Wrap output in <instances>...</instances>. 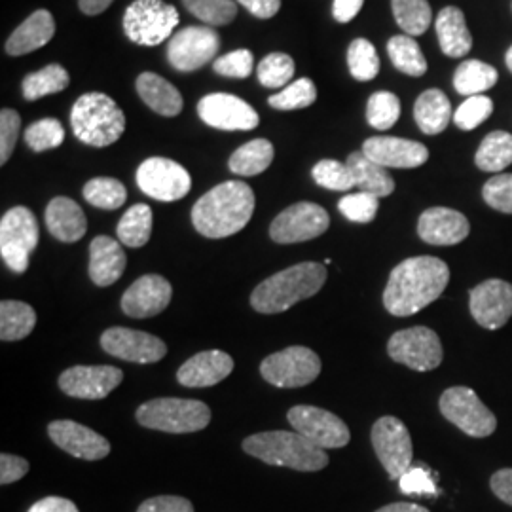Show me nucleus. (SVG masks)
<instances>
[{
    "instance_id": "nucleus-1",
    "label": "nucleus",
    "mask_w": 512,
    "mask_h": 512,
    "mask_svg": "<svg viewBox=\"0 0 512 512\" xmlns=\"http://www.w3.org/2000/svg\"><path fill=\"white\" fill-rule=\"evenodd\" d=\"M450 283V268L437 256L406 258L389 275L384 291L385 310L410 317L433 304Z\"/></svg>"
},
{
    "instance_id": "nucleus-2",
    "label": "nucleus",
    "mask_w": 512,
    "mask_h": 512,
    "mask_svg": "<svg viewBox=\"0 0 512 512\" xmlns=\"http://www.w3.org/2000/svg\"><path fill=\"white\" fill-rule=\"evenodd\" d=\"M255 213V192L249 184L226 181L211 188L192 207L194 228L209 239L241 232Z\"/></svg>"
},
{
    "instance_id": "nucleus-3",
    "label": "nucleus",
    "mask_w": 512,
    "mask_h": 512,
    "mask_svg": "<svg viewBox=\"0 0 512 512\" xmlns=\"http://www.w3.org/2000/svg\"><path fill=\"white\" fill-rule=\"evenodd\" d=\"M327 283V266L319 262H302L277 272L262 281L251 294L253 310L274 315L291 310L298 302L319 293Z\"/></svg>"
},
{
    "instance_id": "nucleus-4",
    "label": "nucleus",
    "mask_w": 512,
    "mask_h": 512,
    "mask_svg": "<svg viewBox=\"0 0 512 512\" xmlns=\"http://www.w3.org/2000/svg\"><path fill=\"white\" fill-rule=\"evenodd\" d=\"M243 450L266 465L289 467L302 473H315L329 465L327 450L296 431L256 433L243 440Z\"/></svg>"
},
{
    "instance_id": "nucleus-5",
    "label": "nucleus",
    "mask_w": 512,
    "mask_h": 512,
    "mask_svg": "<svg viewBox=\"0 0 512 512\" xmlns=\"http://www.w3.org/2000/svg\"><path fill=\"white\" fill-rule=\"evenodd\" d=\"M71 128L88 147H110L126 131V114L107 93H84L71 110Z\"/></svg>"
},
{
    "instance_id": "nucleus-6",
    "label": "nucleus",
    "mask_w": 512,
    "mask_h": 512,
    "mask_svg": "<svg viewBox=\"0 0 512 512\" xmlns=\"http://www.w3.org/2000/svg\"><path fill=\"white\" fill-rule=\"evenodd\" d=\"M137 421L154 431L196 433L211 421V410L202 401L192 399H154L137 408Z\"/></svg>"
},
{
    "instance_id": "nucleus-7",
    "label": "nucleus",
    "mask_w": 512,
    "mask_h": 512,
    "mask_svg": "<svg viewBox=\"0 0 512 512\" xmlns=\"http://www.w3.org/2000/svg\"><path fill=\"white\" fill-rule=\"evenodd\" d=\"M179 12L164 0H135L124 14V33L139 46H158L173 37Z\"/></svg>"
},
{
    "instance_id": "nucleus-8",
    "label": "nucleus",
    "mask_w": 512,
    "mask_h": 512,
    "mask_svg": "<svg viewBox=\"0 0 512 512\" xmlns=\"http://www.w3.org/2000/svg\"><path fill=\"white\" fill-rule=\"evenodd\" d=\"M38 222L31 209L19 205L6 211L0 220V255L4 264L14 272L23 274L29 268V258L37 249Z\"/></svg>"
},
{
    "instance_id": "nucleus-9",
    "label": "nucleus",
    "mask_w": 512,
    "mask_h": 512,
    "mask_svg": "<svg viewBox=\"0 0 512 512\" xmlns=\"http://www.w3.org/2000/svg\"><path fill=\"white\" fill-rule=\"evenodd\" d=\"M440 412L448 421H452L465 435L484 439L497 429L494 412L480 401L469 387H450L440 397Z\"/></svg>"
},
{
    "instance_id": "nucleus-10",
    "label": "nucleus",
    "mask_w": 512,
    "mask_h": 512,
    "mask_svg": "<svg viewBox=\"0 0 512 512\" xmlns=\"http://www.w3.org/2000/svg\"><path fill=\"white\" fill-rule=\"evenodd\" d=\"M260 374L275 387H304L315 382L321 374V359L310 348L293 346L268 355L260 365Z\"/></svg>"
},
{
    "instance_id": "nucleus-11",
    "label": "nucleus",
    "mask_w": 512,
    "mask_h": 512,
    "mask_svg": "<svg viewBox=\"0 0 512 512\" xmlns=\"http://www.w3.org/2000/svg\"><path fill=\"white\" fill-rule=\"evenodd\" d=\"M220 50L219 33L207 25H188L167 44L169 65L179 73H194L213 61Z\"/></svg>"
},
{
    "instance_id": "nucleus-12",
    "label": "nucleus",
    "mask_w": 512,
    "mask_h": 512,
    "mask_svg": "<svg viewBox=\"0 0 512 512\" xmlns=\"http://www.w3.org/2000/svg\"><path fill=\"white\" fill-rule=\"evenodd\" d=\"M389 357L418 372L435 370L442 363V344L439 334L427 327L399 330L387 344Z\"/></svg>"
},
{
    "instance_id": "nucleus-13",
    "label": "nucleus",
    "mask_w": 512,
    "mask_h": 512,
    "mask_svg": "<svg viewBox=\"0 0 512 512\" xmlns=\"http://www.w3.org/2000/svg\"><path fill=\"white\" fill-rule=\"evenodd\" d=\"M372 446L391 480H399L412 467L414 448L403 421L384 416L372 427Z\"/></svg>"
},
{
    "instance_id": "nucleus-14",
    "label": "nucleus",
    "mask_w": 512,
    "mask_h": 512,
    "mask_svg": "<svg viewBox=\"0 0 512 512\" xmlns=\"http://www.w3.org/2000/svg\"><path fill=\"white\" fill-rule=\"evenodd\" d=\"M330 226L329 213L317 203H294L270 224V238L279 245L302 243L323 236Z\"/></svg>"
},
{
    "instance_id": "nucleus-15",
    "label": "nucleus",
    "mask_w": 512,
    "mask_h": 512,
    "mask_svg": "<svg viewBox=\"0 0 512 512\" xmlns=\"http://www.w3.org/2000/svg\"><path fill=\"white\" fill-rule=\"evenodd\" d=\"M287 420L293 425L296 433H300L302 437H306L323 450L344 448L351 440L348 425L336 414L317 406H308V404L293 406L287 414Z\"/></svg>"
},
{
    "instance_id": "nucleus-16",
    "label": "nucleus",
    "mask_w": 512,
    "mask_h": 512,
    "mask_svg": "<svg viewBox=\"0 0 512 512\" xmlns=\"http://www.w3.org/2000/svg\"><path fill=\"white\" fill-rule=\"evenodd\" d=\"M139 188L158 202H177L192 188V177L183 165L169 158H148L137 169Z\"/></svg>"
},
{
    "instance_id": "nucleus-17",
    "label": "nucleus",
    "mask_w": 512,
    "mask_h": 512,
    "mask_svg": "<svg viewBox=\"0 0 512 512\" xmlns=\"http://www.w3.org/2000/svg\"><path fill=\"white\" fill-rule=\"evenodd\" d=\"M101 348L109 355L137 365L160 363L167 355V346L158 336L126 327L105 330L101 336Z\"/></svg>"
},
{
    "instance_id": "nucleus-18",
    "label": "nucleus",
    "mask_w": 512,
    "mask_h": 512,
    "mask_svg": "<svg viewBox=\"0 0 512 512\" xmlns=\"http://www.w3.org/2000/svg\"><path fill=\"white\" fill-rule=\"evenodd\" d=\"M198 114L211 128L222 131H251L258 128L260 116L247 101L230 93H209L198 103Z\"/></svg>"
},
{
    "instance_id": "nucleus-19",
    "label": "nucleus",
    "mask_w": 512,
    "mask_h": 512,
    "mask_svg": "<svg viewBox=\"0 0 512 512\" xmlns=\"http://www.w3.org/2000/svg\"><path fill=\"white\" fill-rule=\"evenodd\" d=\"M124 372L116 366H73L59 376V389L74 397L99 401L109 397L110 393L122 384Z\"/></svg>"
},
{
    "instance_id": "nucleus-20",
    "label": "nucleus",
    "mask_w": 512,
    "mask_h": 512,
    "mask_svg": "<svg viewBox=\"0 0 512 512\" xmlns=\"http://www.w3.org/2000/svg\"><path fill=\"white\" fill-rule=\"evenodd\" d=\"M471 315L480 327L501 329L512 317V285L503 279H488L469 294Z\"/></svg>"
},
{
    "instance_id": "nucleus-21",
    "label": "nucleus",
    "mask_w": 512,
    "mask_h": 512,
    "mask_svg": "<svg viewBox=\"0 0 512 512\" xmlns=\"http://www.w3.org/2000/svg\"><path fill=\"white\" fill-rule=\"evenodd\" d=\"M48 435L63 452L73 458L99 461L110 454V442L103 435L76 421L57 420L48 425Z\"/></svg>"
},
{
    "instance_id": "nucleus-22",
    "label": "nucleus",
    "mask_w": 512,
    "mask_h": 512,
    "mask_svg": "<svg viewBox=\"0 0 512 512\" xmlns=\"http://www.w3.org/2000/svg\"><path fill=\"white\" fill-rule=\"evenodd\" d=\"M171 296L173 289L165 277L143 275L122 296V310L133 319H147L160 315L169 306Z\"/></svg>"
},
{
    "instance_id": "nucleus-23",
    "label": "nucleus",
    "mask_w": 512,
    "mask_h": 512,
    "mask_svg": "<svg viewBox=\"0 0 512 512\" xmlns=\"http://www.w3.org/2000/svg\"><path fill=\"white\" fill-rule=\"evenodd\" d=\"M363 154L372 162L397 169H414L429 160L425 145L401 137H372L366 139Z\"/></svg>"
},
{
    "instance_id": "nucleus-24",
    "label": "nucleus",
    "mask_w": 512,
    "mask_h": 512,
    "mask_svg": "<svg viewBox=\"0 0 512 512\" xmlns=\"http://www.w3.org/2000/svg\"><path fill=\"white\" fill-rule=\"evenodd\" d=\"M471 224L465 215L448 207H431L418 220L420 238L437 247L458 245L469 236Z\"/></svg>"
},
{
    "instance_id": "nucleus-25",
    "label": "nucleus",
    "mask_w": 512,
    "mask_h": 512,
    "mask_svg": "<svg viewBox=\"0 0 512 512\" xmlns=\"http://www.w3.org/2000/svg\"><path fill=\"white\" fill-rule=\"evenodd\" d=\"M232 370H234V359L228 353L220 349H209L190 357L179 368L177 380L184 387H211L228 378Z\"/></svg>"
},
{
    "instance_id": "nucleus-26",
    "label": "nucleus",
    "mask_w": 512,
    "mask_h": 512,
    "mask_svg": "<svg viewBox=\"0 0 512 512\" xmlns=\"http://www.w3.org/2000/svg\"><path fill=\"white\" fill-rule=\"evenodd\" d=\"M128 258L118 241L97 236L90 243V277L97 287L114 285L126 270Z\"/></svg>"
},
{
    "instance_id": "nucleus-27",
    "label": "nucleus",
    "mask_w": 512,
    "mask_h": 512,
    "mask_svg": "<svg viewBox=\"0 0 512 512\" xmlns=\"http://www.w3.org/2000/svg\"><path fill=\"white\" fill-rule=\"evenodd\" d=\"M46 226L61 243H76L86 236L88 220L82 207L71 198H54L46 207Z\"/></svg>"
},
{
    "instance_id": "nucleus-28",
    "label": "nucleus",
    "mask_w": 512,
    "mask_h": 512,
    "mask_svg": "<svg viewBox=\"0 0 512 512\" xmlns=\"http://www.w3.org/2000/svg\"><path fill=\"white\" fill-rule=\"evenodd\" d=\"M55 35V19L48 10H37L6 40V52L14 57L44 48Z\"/></svg>"
},
{
    "instance_id": "nucleus-29",
    "label": "nucleus",
    "mask_w": 512,
    "mask_h": 512,
    "mask_svg": "<svg viewBox=\"0 0 512 512\" xmlns=\"http://www.w3.org/2000/svg\"><path fill=\"white\" fill-rule=\"evenodd\" d=\"M135 88H137L139 97L145 101L148 109L158 112L160 116L173 118V116L183 112V95L160 74H139V78L135 82Z\"/></svg>"
},
{
    "instance_id": "nucleus-30",
    "label": "nucleus",
    "mask_w": 512,
    "mask_h": 512,
    "mask_svg": "<svg viewBox=\"0 0 512 512\" xmlns=\"http://www.w3.org/2000/svg\"><path fill=\"white\" fill-rule=\"evenodd\" d=\"M440 50L448 57H465L473 48V37L467 29L463 12L456 6H446L440 10L435 21Z\"/></svg>"
},
{
    "instance_id": "nucleus-31",
    "label": "nucleus",
    "mask_w": 512,
    "mask_h": 512,
    "mask_svg": "<svg viewBox=\"0 0 512 512\" xmlns=\"http://www.w3.org/2000/svg\"><path fill=\"white\" fill-rule=\"evenodd\" d=\"M346 164L353 173L355 186L359 188V192H368L378 198H387L393 194L395 181L389 175V171L385 169L384 165L372 162L368 156L363 154V150L349 154Z\"/></svg>"
},
{
    "instance_id": "nucleus-32",
    "label": "nucleus",
    "mask_w": 512,
    "mask_h": 512,
    "mask_svg": "<svg viewBox=\"0 0 512 512\" xmlns=\"http://www.w3.org/2000/svg\"><path fill=\"white\" fill-rule=\"evenodd\" d=\"M414 118L425 135H439L448 128L452 118V107L446 93L440 90H425L414 105Z\"/></svg>"
},
{
    "instance_id": "nucleus-33",
    "label": "nucleus",
    "mask_w": 512,
    "mask_h": 512,
    "mask_svg": "<svg viewBox=\"0 0 512 512\" xmlns=\"http://www.w3.org/2000/svg\"><path fill=\"white\" fill-rule=\"evenodd\" d=\"M274 145L268 139H253L239 147L230 156V171L241 177H255L264 173L274 162Z\"/></svg>"
},
{
    "instance_id": "nucleus-34",
    "label": "nucleus",
    "mask_w": 512,
    "mask_h": 512,
    "mask_svg": "<svg viewBox=\"0 0 512 512\" xmlns=\"http://www.w3.org/2000/svg\"><path fill=\"white\" fill-rule=\"evenodd\" d=\"M37 327L35 310L18 300H4L0 304V338L4 342H18L27 338Z\"/></svg>"
},
{
    "instance_id": "nucleus-35",
    "label": "nucleus",
    "mask_w": 512,
    "mask_h": 512,
    "mask_svg": "<svg viewBox=\"0 0 512 512\" xmlns=\"http://www.w3.org/2000/svg\"><path fill=\"white\" fill-rule=\"evenodd\" d=\"M499 80V74L492 65L478 59L463 61L454 74V88L459 95L475 97L492 90Z\"/></svg>"
},
{
    "instance_id": "nucleus-36",
    "label": "nucleus",
    "mask_w": 512,
    "mask_h": 512,
    "mask_svg": "<svg viewBox=\"0 0 512 512\" xmlns=\"http://www.w3.org/2000/svg\"><path fill=\"white\" fill-rule=\"evenodd\" d=\"M116 234L122 245L139 249L147 245L152 236V209L147 203H137L129 207L124 217L118 222Z\"/></svg>"
},
{
    "instance_id": "nucleus-37",
    "label": "nucleus",
    "mask_w": 512,
    "mask_h": 512,
    "mask_svg": "<svg viewBox=\"0 0 512 512\" xmlns=\"http://www.w3.org/2000/svg\"><path fill=\"white\" fill-rule=\"evenodd\" d=\"M476 167L488 173H499L512 164V135L507 131H492L476 150Z\"/></svg>"
},
{
    "instance_id": "nucleus-38",
    "label": "nucleus",
    "mask_w": 512,
    "mask_h": 512,
    "mask_svg": "<svg viewBox=\"0 0 512 512\" xmlns=\"http://www.w3.org/2000/svg\"><path fill=\"white\" fill-rule=\"evenodd\" d=\"M69 84H71V76L65 71V67L52 63V65H46L44 69H40L38 73L25 76L21 90H23V97L27 101H38L46 95L67 90Z\"/></svg>"
},
{
    "instance_id": "nucleus-39",
    "label": "nucleus",
    "mask_w": 512,
    "mask_h": 512,
    "mask_svg": "<svg viewBox=\"0 0 512 512\" xmlns=\"http://www.w3.org/2000/svg\"><path fill=\"white\" fill-rule=\"evenodd\" d=\"M387 54L397 71L408 76H423L427 73V59L421 52L420 44L408 35L389 38Z\"/></svg>"
},
{
    "instance_id": "nucleus-40",
    "label": "nucleus",
    "mask_w": 512,
    "mask_h": 512,
    "mask_svg": "<svg viewBox=\"0 0 512 512\" xmlns=\"http://www.w3.org/2000/svg\"><path fill=\"white\" fill-rule=\"evenodd\" d=\"M397 25L408 37H420L431 25V6L427 0H391Z\"/></svg>"
},
{
    "instance_id": "nucleus-41",
    "label": "nucleus",
    "mask_w": 512,
    "mask_h": 512,
    "mask_svg": "<svg viewBox=\"0 0 512 512\" xmlns=\"http://www.w3.org/2000/svg\"><path fill=\"white\" fill-rule=\"evenodd\" d=\"M82 194H84V200L90 205L105 211L120 209L128 200L126 186L118 179H110V177H95L92 181H88L84 184Z\"/></svg>"
},
{
    "instance_id": "nucleus-42",
    "label": "nucleus",
    "mask_w": 512,
    "mask_h": 512,
    "mask_svg": "<svg viewBox=\"0 0 512 512\" xmlns=\"http://www.w3.org/2000/svg\"><path fill=\"white\" fill-rule=\"evenodd\" d=\"M349 73L359 82H370L380 73V57L372 42L357 38L348 48Z\"/></svg>"
},
{
    "instance_id": "nucleus-43",
    "label": "nucleus",
    "mask_w": 512,
    "mask_h": 512,
    "mask_svg": "<svg viewBox=\"0 0 512 512\" xmlns=\"http://www.w3.org/2000/svg\"><path fill=\"white\" fill-rule=\"evenodd\" d=\"M184 8L207 27H222L238 16L234 0H183Z\"/></svg>"
},
{
    "instance_id": "nucleus-44",
    "label": "nucleus",
    "mask_w": 512,
    "mask_h": 512,
    "mask_svg": "<svg viewBox=\"0 0 512 512\" xmlns=\"http://www.w3.org/2000/svg\"><path fill=\"white\" fill-rule=\"evenodd\" d=\"M401 116V101L395 93L376 92L370 95L366 105V120L378 131H387L397 124Z\"/></svg>"
},
{
    "instance_id": "nucleus-45",
    "label": "nucleus",
    "mask_w": 512,
    "mask_h": 512,
    "mask_svg": "<svg viewBox=\"0 0 512 512\" xmlns=\"http://www.w3.org/2000/svg\"><path fill=\"white\" fill-rule=\"evenodd\" d=\"M256 74L264 88H270V90L287 88L294 76L293 57L289 54H281V52L266 55L260 61Z\"/></svg>"
},
{
    "instance_id": "nucleus-46",
    "label": "nucleus",
    "mask_w": 512,
    "mask_h": 512,
    "mask_svg": "<svg viewBox=\"0 0 512 512\" xmlns=\"http://www.w3.org/2000/svg\"><path fill=\"white\" fill-rule=\"evenodd\" d=\"M317 99V88L310 78H298L281 92L274 93L268 99V105L277 110H298L306 109L315 103Z\"/></svg>"
},
{
    "instance_id": "nucleus-47",
    "label": "nucleus",
    "mask_w": 512,
    "mask_h": 512,
    "mask_svg": "<svg viewBox=\"0 0 512 512\" xmlns=\"http://www.w3.org/2000/svg\"><path fill=\"white\" fill-rule=\"evenodd\" d=\"M25 143L33 152H46L61 147L65 141V128L55 118H44L25 129Z\"/></svg>"
},
{
    "instance_id": "nucleus-48",
    "label": "nucleus",
    "mask_w": 512,
    "mask_h": 512,
    "mask_svg": "<svg viewBox=\"0 0 512 512\" xmlns=\"http://www.w3.org/2000/svg\"><path fill=\"white\" fill-rule=\"evenodd\" d=\"M311 175L319 186L334 192H348L355 186V179L348 164L336 160H321L319 164H315Z\"/></svg>"
},
{
    "instance_id": "nucleus-49",
    "label": "nucleus",
    "mask_w": 512,
    "mask_h": 512,
    "mask_svg": "<svg viewBox=\"0 0 512 512\" xmlns=\"http://www.w3.org/2000/svg\"><path fill=\"white\" fill-rule=\"evenodd\" d=\"M494 112V101L486 95L467 97L463 105L454 112V124L463 131H473L484 124Z\"/></svg>"
},
{
    "instance_id": "nucleus-50",
    "label": "nucleus",
    "mask_w": 512,
    "mask_h": 512,
    "mask_svg": "<svg viewBox=\"0 0 512 512\" xmlns=\"http://www.w3.org/2000/svg\"><path fill=\"white\" fill-rule=\"evenodd\" d=\"M378 207H380V198L368 192L348 194L338 203L340 213L351 222H359V224H368L376 219Z\"/></svg>"
},
{
    "instance_id": "nucleus-51",
    "label": "nucleus",
    "mask_w": 512,
    "mask_h": 512,
    "mask_svg": "<svg viewBox=\"0 0 512 512\" xmlns=\"http://www.w3.org/2000/svg\"><path fill=\"white\" fill-rule=\"evenodd\" d=\"M482 198L495 211L512 215V173L492 177L482 188Z\"/></svg>"
},
{
    "instance_id": "nucleus-52",
    "label": "nucleus",
    "mask_w": 512,
    "mask_h": 512,
    "mask_svg": "<svg viewBox=\"0 0 512 512\" xmlns=\"http://www.w3.org/2000/svg\"><path fill=\"white\" fill-rule=\"evenodd\" d=\"M255 65L251 50H236L213 61V71L228 78H247Z\"/></svg>"
},
{
    "instance_id": "nucleus-53",
    "label": "nucleus",
    "mask_w": 512,
    "mask_h": 512,
    "mask_svg": "<svg viewBox=\"0 0 512 512\" xmlns=\"http://www.w3.org/2000/svg\"><path fill=\"white\" fill-rule=\"evenodd\" d=\"M401 492L406 495H437L439 488L435 484L433 473L425 465H412L399 478Z\"/></svg>"
},
{
    "instance_id": "nucleus-54",
    "label": "nucleus",
    "mask_w": 512,
    "mask_h": 512,
    "mask_svg": "<svg viewBox=\"0 0 512 512\" xmlns=\"http://www.w3.org/2000/svg\"><path fill=\"white\" fill-rule=\"evenodd\" d=\"M21 118L18 112L12 109H2L0 112V164H8L10 156L18 143Z\"/></svg>"
},
{
    "instance_id": "nucleus-55",
    "label": "nucleus",
    "mask_w": 512,
    "mask_h": 512,
    "mask_svg": "<svg viewBox=\"0 0 512 512\" xmlns=\"http://www.w3.org/2000/svg\"><path fill=\"white\" fill-rule=\"evenodd\" d=\"M137 512H194V505L179 495H158L147 499Z\"/></svg>"
},
{
    "instance_id": "nucleus-56",
    "label": "nucleus",
    "mask_w": 512,
    "mask_h": 512,
    "mask_svg": "<svg viewBox=\"0 0 512 512\" xmlns=\"http://www.w3.org/2000/svg\"><path fill=\"white\" fill-rule=\"evenodd\" d=\"M27 473H29V463L25 459L12 456V454L0 456V484L2 486L18 482Z\"/></svg>"
},
{
    "instance_id": "nucleus-57",
    "label": "nucleus",
    "mask_w": 512,
    "mask_h": 512,
    "mask_svg": "<svg viewBox=\"0 0 512 512\" xmlns=\"http://www.w3.org/2000/svg\"><path fill=\"white\" fill-rule=\"evenodd\" d=\"M255 18L270 19L281 10V0H238Z\"/></svg>"
},
{
    "instance_id": "nucleus-58",
    "label": "nucleus",
    "mask_w": 512,
    "mask_h": 512,
    "mask_svg": "<svg viewBox=\"0 0 512 512\" xmlns=\"http://www.w3.org/2000/svg\"><path fill=\"white\" fill-rule=\"evenodd\" d=\"M492 492H494L503 503L512 507V469H501L497 471L490 480Z\"/></svg>"
},
{
    "instance_id": "nucleus-59",
    "label": "nucleus",
    "mask_w": 512,
    "mask_h": 512,
    "mask_svg": "<svg viewBox=\"0 0 512 512\" xmlns=\"http://www.w3.org/2000/svg\"><path fill=\"white\" fill-rule=\"evenodd\" d=\"M363 4L365 0H334L332 16L338 23H349L351 19L357 18Z\"/></svg>"
},
{
    "instance_id": "nucleus-60",
    "label": "nucleus",
    "mask_w": 512,
    "mask_h": 512,
    "mask_svg": "<svg viewBox=\"0 0 512 512\" xmlns=\"http://www.w3.org/2000/svg\"><path fill=\"white\" fill-rule=\"evenodd\" d=\"M27 512H80L71 499L65 497H44Z\"/></svg>"
},
{
    "instance_id": "nucleus-61",
    "label": "nucleus",
    "mask_w": 512,
    "mask_h": 512,
    "mask_svg": "<svg viewBox=\"0 0 512 512\" xmlns=\"http://www.w3.org/2000/svg\"><path fill=\"white\" fill-rule=\"evenodd\" d=\"M110 4L112 0H78V6L86 16H99L109 8Z\"/></svg>"
},
{
    "instance_id": "nucleus-62",
    "label": "nucleus",
    "mask_w": 512,
    "mask_h": 512,
    "mask_svg": "<svg viewBox=\"0 0 512 512\" xmlns=\"http://www.w3.org/2000/svg\"><path fill=\"white\" fill-rule=\"evenodd\" d=\"M376 512H429L425 507L416 505V503H391V505H385L382 509H378Z\"/></svg>"
},
{
    "instance_id": "nucleus-63",
    "label": "nucleus",
    "mask_w": 512,
    "mask_h": 512,
    "mask_svg": "<svg viewBox=\"0 0 512 512\" xmlns=\"http://www.w3.org/2000/svg\"><path fill=\"white\" fill-rule=\"evenodd\" d=\"M505 61H507V67H509V71L512 73V46L509 48V52H507V59Z\"/></svg>"
}]
</instances>
